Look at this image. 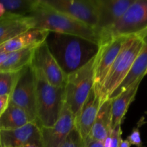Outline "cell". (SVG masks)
Wrapping results in <instances>:
<instances>
[{"mask_svg": "<svg viewBox=\"0 0 147 147\" xmlns=\"http://www.w3.org/2000/svg\"><path fill=\"white\" fill-rule=\"evenodd\" d=\"M46 45L66 76L86 65L96 56L100 45L71 34L49 32Z\"/></svg>", "mask_w": 147, "mask_h": 147, "instance_id": "cell-1", "label": "cell"}, {"mask_svg": "<svg viewBox=\"0 0 147 147\" xmlns=\"http://www.w3.org/2000/svg\"><path fill=\"white\" fill-rule=\"evenodd\" d=\"M28 16L32 19L34 28L78 36L100 45L101 40L96 29L55 9L44 0H37Z\"/></svg>", "mask_w": 147, "mask_h": 147, "instance_id": "cell-2", "label": "cell"}, {"mask_svg": "<svg viewBox=\"0 0 147 147\" xmlns=\"http://www.w3.org/2000/svg\"><path fill=\"white\" fill-rule=\"evenodd\" d=\"M36 80L37 122L40 127H50L59 119L65 103V87L50 84L39 69L33 67Z\"/></svg>", "mask_w": 147, "mask_h": 147, "instance_id": "cell-3", "label": "cell"}, {"mask_svg": "<svg viewBox=\"0 0 147 147\" xmlns=\"http://www.w3.org/2000/svg\"><path fill=\"white\" fill-rule=\"evenodd\" d=\"M143 44L144 32L126 39L101 86L96 91L101 103L109 99L113 92L124 80L142 50Z\"/></svg>", "mask_w": 147, "mask_h": 147, "instance_id": "cell-4", "label": "cell"}, {"mask_svg": "<svg viewBox=\"0 0 147 147\" xmlns=\"http://www.w3.org/2000/svg\"><path fill=\"white\" fill-rule=\"evenodd\" d=\"M96 56L86 65L67 77L65 87V103L76 116L94 86Z\"/></svg>", "mask_w": 147, "mask_h": 147, "instance_id": "cell-5", "label": "cell"}, {"mask_svg": "<svg viewBox=\"0 0 147 147\" xmlns=\"http://www.w3.org/2000/svg\"><path fill=\"white\" fill-rule=\"evenodd\" d=\"M146 30L147 0H134L120 20L102 35L100 44L112 37L136 35Z\"/></svg>", "mask_w": 147, "mask_h": 147, "instance_id": "cell-6", "label": "cell"}, {"mask_svg": "<svg viewBox=\"0 0 147 147\" xmlns=\"http://www.w3.org/2000/svg\"><path fill=\"white\" fill-rule=\"evenodd\" d=\"M9 101L24 109L31 121L37 122L35 74L31 64L21 70Z\"/></svg>", "mask_w": 147, "mask_h": 147, "instance_id": "cell-7", "label": "cell"}, {"mask_svg": "<svg viewBox=\"0 0 147 147\" xmlns=\"http://www.w3.org/2000/svg\"><path fill=\"white\" fill-rule=\"evenodd\" d=\"M55 9L64 13L93 28L98 22L96 0H44Z\"/></svg>", "mask_w": 147, "mask_h": 147, "instance_id": "cell-8", "label": "cell"}, {"mask_svg": "<svg viewBox=\"0 0 147 147\" xmlns=\"http://www.w3.org/2000/svg\"><path fill=\"white\" fill-rule=\"evenodd\" d=\"M130 37V36H129ZM129 37L119 36L112 37L100 45L96 55L94 70V87L96 91L98 90L106 78L109 70L117 57L123 43Z\"/></svg>", "mask_w": 147, "mask_h": 147, "instance_id": "cell-9", "label": "cell"}, {"mask_svg": "<svg viewBox=\"0 0 147 147\" xmlns=\"http://www.w3.org/2000/svg\"><path fill=\"white\" fill-rule=\"evenodd\" d=\"M31 65L39 69L53 86L65 87L67 76L60 69L45 41L34 49Z\"/></svg>", "mask_w": 147, "mask_h": 147, "instance_id": "cell-10", "label": "cell"}, {"mask_svg": "<svg viewBox=\"0 0 147 147\" xmlns=\"http://www.w3.org/2000/svg\"><path fill=\"white\" fill-rule=\"evenodd\" d=\"M75 118L71 111L64 103L60 116L50 127H40L41 147H59L75 128Z\"/></svg>", "mask_w": 147, "mask_h": 147, "instance_id": "cell-11", "label": "cell"}, {"mask_svg": "<svg viewBox=\"0 0 147 147\" xmlns=\"http://www.w3.org/2000/svg\"><path fill=\"white\" fill-rule=\"evenodd\" d=\"M134 1V0H96L98 22L96 30L100 40L102 35L120 20Z\"/></svg>", "mask_w": 147, "mask_h": 147, "instance_id": "cell-12", "label": "cell"}, {"mask_svg": "<svg viewBox=\"0 0 147 147\" xmlns=\"http://www.w3.org/2000/svg\"><path fill=\"white\" fill-rule=\"evenodd\" d=\"M30 144L41 146V129L36 121L18 129L0 130V147H23Z\"/></svg>", "mask_w": 147, "mask_h": 147, "instance_id": "cell-13", "label": "cell"}, {"mask_svg": "<svg viewBox=\"0 0 147 147\" xmlns=\"http://www.w3.org/2000/svg\"><path fill=\"white\" fill-rule=\"evenodd\" d=\"M100 104L101 100L93 87L75 118V127L83 142L90 134Z\"/></svg>", "mask_w": 147, "mask_h": 147, "instance_id": "cell-14", "label": "cell"}, {"mask_svg": "<svg viewBox=\"0 0 147 147\" xmlns=\"http://www.w3.org/2000/svg\"><path fill=\"white\" fill-rule=\"evenodd\" d=\"M32 28L33 21L30 16L5 13L0 17V45Z\"/></svg>", "mask_w": 147, "mask_h": 147, "instance_id": "cell-15", "label": "cell"}, {"mask_svg": "<svg viewBox=\"0 0 147 147\" xmlns=\"http://www.w3.org/2000/svg\"><path fill=\"white\" fill-rule=\"evenodd\" d=\"M49 32L32 28L0 45V53H9L30 47H37L45 40Z\"/></svg>", "mask_w": 147, "mask_h": 147, "instance_id": "cell-16", "label": "cell"}, {"mask_svg": "<svg viewBox=\"0 0 147 147\" xmlns=\"http://www.w3.org/2000/svg\"><path fill=\"white\" fill-rule=\"evenodd\" d=\"M144 78L138 79L128 88L111 100V127L121 125L129 106L134 100L139 85Z\"/></svg>", "mask_w": 147, "mask_h": 147, "instance_id": "cell-17", "label": "cell"}, {"mask_svg": "<svg viewBox=\"0 0 147 147\" xmlns=\"http://www.w3.org/2000/svg\"><path fill=\"white\" fill-rule=\"evenodd\" d=\"M147 70V30L144 32V44L142 50L135 59L130 71L122 83L113 92L109 99L116 97L119 94L126 90L138 79L144 78Z\"/></svg>", "mask_w": 147, "mask_h": 147, "instance_id": "cell-18", "label": "cell"}, {"mask_svg": "<svg viewBox=\"0 0 147 147\" xmlns=\"http://www.w3.org/2000/svg\"><path fill=\"white\" fill-rule=\"evenodd\" d=\"M111 130V100L109 98L100 104L88 136L94 140L103 142Z\"/></svg>", "mask_w": 147, "mask_h": 147, "instance_id": "cell-19", "label": "cell"}, {"mask_svg": "<svg viewBox=\"0 0 147 147\" xmlns=\"http://www.w3.org/2000/svg\"><path fill=\"white\" fill-rule=\"evenodd\" d=\"M31 122L25 111L9 101L5 111L0 116V130L18 129Z\"/></svg>", "mask_w": 147, "mask_h": 147, "instance_id": "cell-20", "label": "cell"}, {"mask_svg": "<svg viewBox=\"0 0 147 147\" xmlns=\"http://www.w3.org/2000/svg\"><path fill=\"white\" fill-rule=\"evenodd\" d=\"M36 47H30L9 53L7 60L0 67L1 72H19L31 64Z\"/></svg>", "mask_w": 147, "mask_h": 147, "instance_id": "cell-21", "label": "cell"}, {"mask_svg": "<svg viewBox=\"0 0 147 147\" xmlns=\"http://www.w3.org/2000/svg\"><path fill=\"white\" fill-rule=\"evenodd\" d=\"M37 0H1L6 13L20 16H28L32 11Z\"/></svg>", "mask_w": 147, "mask_h": 147, "instance_id": "cell-22", "label": "cell"}, {"mask_svg": "<svg viewBox=\"0 0 147 147\" xmlns=\"http://www.w3.org/2000/svg\"><path fill=\"white\" fill-rule=\"evenodd\" d=\"M21 71L1 72L0 71V96H11Z\"/></svg>", "mask_w": 147, "mask_h": 147, "instance_id": "cell-23", "label": "cell"}, {"mask_svg": "<svg viewBox=\"0 0 147 147\" xmlns=\"http://www.w3.org/2000/svg\"><path fill=\"white\" fill-rule=\"evenodd\" d=\"M83 144V141L75 127L59 147H82Z\"/></svg>", "mask_w": 147, "mask_h": 147, "instance_id": "cell-24", "label": "cell"}, {"mask_svg": "<svg viewBox=\"0 0 147 147\" xmlns=\"http://www.w3.org/2000/svg\"><path fill=\"white\" fill-rule=\"evenodd\" d=\"M121 126V125H118L112 129L109 147H119L122 140V130Z\"/></svg>", "mask_w": 147, "mask_h": 147, "instance_id": "cell-25", "label": "cell"}, {"mask_svg": "<svg viewBox=\"0 0 147 147\" xmlns=\"http://www.w3.org/2000/svg\"><path fill=\"white\" fill-rule=\"evenodd\" d=\"M126 140L129 142L131 145H134L136 147H143V142H142V138H141L139 126L134 128L131 134L128 136Z\"/></svg>", "mask_w": 147, "mask_h": 147, "instance_id": "cell-26", "label": "cell"}, {"mask_svg": "<svg viewBox=\"0 0 147 147\" xmlns=\"http://www.w3.org/2000/svg\"><path fill=\"white\" fill-rule=\"evenodd\" d=\"M82 147H105L104 143L100 141L94 140L90 137L88 136L83 142Z\"/></svg>", "mask_w": 147, "mask_h": 147, "instance_id": "cell-27", "label": "cell"}, {"mask_svg": "<svg viewBox=\"0 0 147 147\" xmlns=\"http://www.w3.org/2000/svg\"><path fill=\"white\" fill-rule=\"evenodd\" d=\"M10 96L7 95L4 96H0V116L2 115V113L5 111L9 103Z\"/></svg>", "mask_w": 147, "mask_h": 147, "instance_id": "cell-28", "label": "cell"}, {"mask_svg": "<svg viewBox=\"0 0 147 147\" xmlns=\"http://www.w3.org/2000/svg\"><path fill=\"white\" fill-rule=\"evenodd\" d=\"M9 53H0V67L4 64V62L7 60V57H8Z\"/></svg>", "mask_w": 147, "mask_h": 147, "instance_id": "cell-29", "label": "cell"}, {"mask_svg": "<svg viewBox=\"0 0 147 147\" xmlns=\"http://www.w3.org/2000/svg\"><path fill=\"white\" fill-rule=\"evenodd\" d=\"M131 145L129 144V142L126 139V140H123L122 139L120 143V145H119V147H131Z\"/></svg>", "mask_w": 147, "mask_h": 147, "instance_id": "cell-30", "label": "cell"}, {"mask_svg": "<svg viewBox=\"0 0 147 147\" xmlns=\"http://www.w3.org/2000/svg\"><path fill=\"white\" fill-rule=\"evenodd\" d=\"M6 13L5 8H4V5L0 2V17H1L2 16H4Z\"/></svg>", "mask_w": 147, "mask_h": 147, "instance_id": "cell-31", "label": "cell"}, {"mask_svg": "<svg viewBox=\"0 0 147 147\" xmlns=\"http://www.w3.org/2000/svg\"><path fill=\"white\" fill-rule=\"evenodd\" d=\"M23 147H41L40 145H37V144H30V145H27V146H23Z\"/></svg>", "mask_w": 147, "mask_h": 147, "instance_id": "cell-32", "label": "cell"}, {"mask_svg": "<svg viewBox=\"0 0 147 147\" xmlns=\"http://www.w3.org/2000/svg\"><path fill=\"white\" fill-rule=\"evenodd\" d=\"M146 75H147V70L146 71V73H145V76H146Z\"/></svg>", "mask_w": 147, "mask_h": 147, "instance_id": "cell-33", "label": "cell"}]
</instances>
